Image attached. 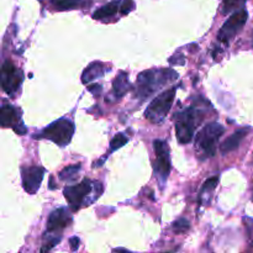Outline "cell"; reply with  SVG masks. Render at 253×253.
I'll list each match as a JSON object with an SVG mask.
<instances>
[{"mask_svg": "<svg viewBox=\"0 0 253 253\" xmlns=\"http://www.w3.org/2000/svg\"><path fill=\"white\" fill-rule=\"evenodd\" d=\"M178 74L173 69H151L145 71L137 77L135 85V96L141 101L147 99L166 84L175 81Z\"/></svg>", "mask_w": 253, "mask_h": 253, "instance_id": "obj_1", "label": "cell"}, {"mask_svg": "<svg viewBox=\"0 0 253 253\" xmlns=\"http://www.w3.org/2000/svg\"><path fill=\"white\" fill-rule=\"evenodd\" d=\"M101 193H103V185L90 179H83L78 184L69 185L63 190L64 198L73 211L91 205L100 197Z\"/></svg>", "mask_w": 253, "mask_h": 253, "instance_id": "obj_2", "label": "cell"}, {"mask_svg": "<svg viewBox=\"0 0 253 253\" xmlns=\"http://www.w3.org/2000/svg\"><path fill=\"white\" fill-rule=\"evenodd\" d=\"M204 118V113L195 105L184 109L180 113L175 114V133L177 140L185 145L193 140L195 128Z\"/></svg>", "mask_w": 253, "mask_h": 253, "instance_id": "obj_3", "label": "cell"}, {"mask_svg": "<svg viewBox=\"0 0 253 253\" xmlns=\"http://www.w3.org/2000/svg\"><path fill=\"white\" fill-rule=\"evenodd\" d=\"M224 132L225 127L219 123L208 124L198 132L195 145L199 150V155H203L202 158L212 157L216 153V145Z\"/></svg>", "mask_w": 253, "mask_h": 253, "instance_id": "obj_4", "label": "cell"}, {"mask_svg": "<svg viewBox=\"0 0 253 253\" xmlns=\"http://www.w3.org/2000/svg\"><path fill=\"white\" fill-rule=\"evenodd\" d=\"M74 133V125L68 119H59L51 125L44 127L41 132L36 133L34 138H44L64 147L72 141Z\"/></svg>", "mask_w": 253, "mask_h": 253, "instance_id": "obj_5", "label": "cell"}, {"mask_svg": "<svg viewBox=\"0 0 253 253\" xmlns=\"http://www.w3.org/2000/svg\"><path fill=\"white\" fill-rule=\"evenodd\" d=\"M175 91H177V86H173V88L168 89V90L163 91L160 95L156 96L152 103L146 109V119L152 124L162 123L172 108L175 98Z\"/></svg>", "mask_w": 253, "mask_h": 253, "instance_id": "obj_6", "label": "cell"}, {"mask_svg": "<svg viewBox=\"0 0 253 253\" xmlns=\"http://www.w3.org/2000/svg\"><path fill=\"white\" fill-rule=\"evenodd\" d=\"M156 160L153 162V170L161 184H165L170 172L169 146L163 140H155L153 142Z\"/></svg>", "mask_w": 253, "mask_h": 253, "instance_id": "obj_7", "label": "cell"}, {"mask_svg": "<svg viewBox=\"0 0 253 253\" xmlns=\"http://www.w3.org/2000/svg\"><path fill=\"white\" fill-rule=\"evenodd\" d=\"M247 19H249V12H247L246 10H236V11L227 19V21L222 25L220 31L217 32V40H219L221 43L229 46V43L235 39V36H237V34L244 29Z\"/></svg>", "mask_w": 253, "mask_h": 253, "instance_id": "obj_8", "label": "cell"}, {"mask_svg": "<svg viewBox=\"0 0 253 253\" xmlns=\"http://www.w3.org/2000/svg\"><path fill=\"white\" fill-rule=\"evenodd\" d=\"M22 72L16 68L10 59L5 61L1 66V88L9 95L16 93L22 83Z\"/></svg>", "mask_w": 253, "mask_h": 253, "instance_id": "obj_9", "label": "cell"}, {"mask_svg": "<svg viewBox=\"0 0 253 253\" xmlns=\"http://www.w3.org/2000/svg\"><path fill=\"white\" fill-rule=\"evenodd\" d=\"M0 124L2 127H12L19 135H25L27 131L21 121V113L9 104H4L0 109Z\"/></svg>", "mask_w": 253, "mask_h": 253, "instance_id": "obj_10", "label": "cell"}, {"mask_svg": "<svg viewBox=\"0 0 253 253\" xmlns=\"http://www.w3.org/2000/svg\"><path fill=\"white\" fill-rule=\"evenodd\" d=\"M44 168L39 166H30V167L21 168L22 187L25 192L29 194H36L37 190L41 187V182L43 179Z\"/></svg>", "mask_w": 253, "mask_h": 253, "instance_id": "obj_11", "label": "cell"}, {"mask_svg": "<svg viewBox=\"0 0 253 253\" xmlns=\"http://www.w3.org/2000/svg\"><path fill=\"white\" fill-rule=\"evenodd\" d=\"M72 222V215L66 208H58L49 214L47 220V232L61 234Z\"/></svg>", "mask_w": 253, "mask_h": 253, "instance_id": "obj_12", "label": "cell"}, {"mask_svg": "<svg viewBox=\"0 0 253 253\" xmlns=\"http://www.w3.org/2000/svg\"><path fill=\"white\" fill-rule=\"evenodd\" d=\"M249 133V128H241V130H237L236 132L232 133L230 137H227L226 140L222 142V145L220 146V151L221 153L226 155V153L232 152L236 148H239L240 143L244 141V138L246 137V135Z\"/></svg>", "mask_w": 253, "mask_h": 253, "instance_id": "obj_13", "label": "cell"}, {"mask_svg": "<svg viewBox=\"0 0 253 253\" xmlns=\"http://www.w3.org/2000/svg\"><path fill=\"white\" fill-rule=\"evenodd\" d=\"M130 82H128V76L125 72H120L118 76L115 77L113 82V96L115 100L123 98L128 90H130Z\"/></svg>", "mask_w": 253, "mask_h": 253, "instance_id": "obj_14", "label": "cell"}, {"mask_svg": "<svg viewBox=\"0 0 253 253\" xmlns=\"http://www.w3.org/2000/svg\"><path fill=\"white\" fill-rule=\"evenodd\" d=\"M106 71H108V68L105 67V64L101 63V62H93L84 69L83 74H82V82L84 84L90 83L99 77H103Z\"/></svg>", "mask_w": 253, "mask_h": 253, "instance_id": "obj_15", "label": "cell"}, {"mask_svg": "<svg viewBox=\"0 0 253 253\" xmlns=\"http://www.w3.org/2000/svg\"><path fill=\"white\" fill-rule=\"evenodd\" d=\"M119 7H120V0H113V1L108 2L104 6H101L100 9L96 10L93 14V17L95 20L108 19V17L114 16L119 11Z\"/></svg>", "mask_w": 253, "mask_h": 253, "instance_id": "obj_16", "label": "cell"}, {"mask_svg": "<svg viewBox=\"0 0 253 253\" xmlns=\"http://www.w3.org/2000/svg\"><path fill=\"white\" fill-rule=\"evenodd\" d=\"M81 169H82L81 165H73V166H69V167H66L64 169H62L61 172H59V179L68 183L73 182V180L77 179Z\"/></svg>", "mask_w": 253, "mask_h": 253, "instance_id": "obj_17", "label": "cell"}, {"mask_svg": "<svg viewBox=\"0 0 253 253\" xmlns=\"http://www.w3.org/2000/svg\"><path fill=\"white\" fill-rule=\"evenodd\" d=\"M61 234H54V232H46L44 235V241H43V246H42L41 252H47L49 250L53 249L54 246L61 242Z\"/></svg>", "mask_w": 253, "mask_h": 253, "instance_id": "obj_18", "label": "cell"}, {"mask_svg": "<svg viewBox=\"0 0 253 253\" xmlns=\"http://www.w3.org/2000/svg\"><path fill=\"white\" fill-rule=\"evenodd\" d=\"M52 4L58 10H73L81 7L83 0H52Z\"/></svg>", "mask_w": 253, "mask_h": 253, "instance_id": "obj_19", "label": "cell"}, {"mask_svg": "<svg viewBox=\"0 0 253 253\" xmlns=\"http://www.w3.org/2000/svg\"><path fill=\"white\" fill-rule=\"evenodd\" d=\"M217 183H219V177H212L209 178L208 180H205L204 185H203L202 190H200L199 202H202V200L204 199V197H207V195H211V193L214 192L215 188H216Z\"/></svg>", "mask_w": 253, "mask_h": 253, "instance_id": "obj_20", "label": "cell"}, {"mask_svg": "<svg viewBox=\"0 0 253 253\" xmlns=\"http://www.w3.org/2000/svg\"><path fill=\"white\" fill-rule=\"evenodd\" d=\"M245 2H246V0H224V2H222V11H224V14L236 11L240 7L244 6Z\"/></svg>", "mask_w": 253, "mask_h": 253, "instance_id": "obj_21", "label": "cell"}, {"mask_svg": "<svg viewBox=\"0 0 253 253\" xmlns=\"http://www.w3.org/2000/svg\"><path fill=\"white\" fill-rule=\"evenodd\" d=\"M127 141L128 138L126 137L124 133H118V135H115L110 142V152H114V151L119 150V148H121L123 146H125L126 143H127Z\"/></svg>", "mask_w": 253, "mask_h": 253, "instance_id": "obj_22", "label": "cell"}, {"mask_svg": "<svg viewBox=\"0 0 253 253\" xmlns=\"http://www.w3.org/2000/svg\"><path fill=\"white\" fill-rule=\"evenodd\" d=\"M190 229V224L187 219H178L177 221L173 222L172 230L174 234H185Z\"/></svg>", "mask_w": 253, "mask_h": 253, "instance_id": "obj_23", "label": "cell"}, {"mask_svg": "<svg viewBox=\"0 0 253 253\" xmlns=\"http://www.w3.org/2000/svg\"><path fill=\"white\" fill-rule=\"evenodd\" d=\"M135 7V4H133V0H125V1L123 2V5L120 6V11L123 15H126L128 14V12L131 11V10Z\"/></svg>", "mask_w": 253, "mask_h": 253, "instance_id": "obj_24", "label": "cell"}, {"mask_svg": "<svg viewBox=\"0 0 253 253\" xmlns=\"http://www.w3.org/2000/svg\"><path fill=\"white\" fill-rule=\"evenodd\" d=\"M79 244H81V241H79L78 237H72V239L69 240V245H71V247L73 251H76V250L78 249Z\"/></svg>", "mask_w": 253, "mask_h": 253, "instance_id": "obj_25", "label": "cell"}, {"mask_svg": "<svg viewBox=\"0 0 253 253\" xmlns=\"http://www.w3.org/2000/svg\"><path fill=\"white\" fill-rule=\"evenodd\" d=\"M88 90H90V91H93L94 94H98V91H101V86H99L98 84H95V86H88Z\"/></svg>", "mask_w": 253, "mask_h": 253, "instance_id": "obj_26", "label": "cell"}]
</instances>
